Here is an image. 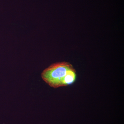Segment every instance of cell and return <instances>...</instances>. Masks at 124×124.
I'll return each mask as SVG.
<instances>
[{
  "instance_id": "cell-2",
  "label": "cell",
  "mask_w": 124,
  "mask_h": 124,
  "mask_svg": "<svg viewBox=\"0 0 124 124\" xmlns=\"http://www.w3.org/2000/svg\"><path fill=\"white\" fill-rule=\"evenodd\" d=\"M77 74L73 68L69 70L65 76L63 82V86H66L73 84L76 81Z\"/></svg>"
},
{
  "instance_id": "cell-1",
  "label": "cell",
  "mask_w": 124,
  "mask_h": 124,
  "mask_svg": "<svg viewBox=\"0 0 124 124\" xmlns=\"http://www.w3.org/2000/svg\"><path fill=\"white\" fill-rule=\"evenodd\" d=\"M73 68L72 65L68 62L54 63L43 71L41 78L46 83L54 88L63 86L65 76Z\"/></svg>"
}]
</instances>
